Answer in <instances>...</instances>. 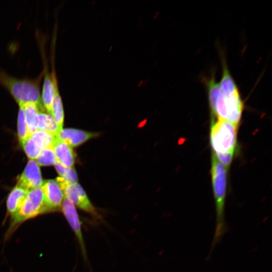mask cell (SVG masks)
I'll return each mask as SVG.
<instances>
[{
	"instance_id": "277c9868",
	"label": "cell",
	"mask_w": 272,
	"mask_h": 272,
	"mask_svg": "<svg viewBox=\"0 0 272 272\" xmlns=\"http://www.w3.org/2000/svg\"><path fill=\"white\" fill-rule=\"evenodd\" d=\"M48 213L41 187L29 190L18 212L11 217V221L5 237L7 239L24 222L39 215Z\"/></svg>"
},
{
	"instance_id": "ac0fdd59",
	"label": "cell",
	"mask_w": 272,
	"mask_h": 272,
	"mask_svg": "<svg viewBox=\"0 0 272 272\" xmlns=\"http://www.w3.org/2000/svg\"><path fill=\"white\" fill-rule=\"evenodd\" d=\"M49 114L52 117L59 129H62L64 121V110L61 96L58 88L53 97Z\"/></svg>"
},
{
	"instance_id": "4fadbf2b",
	"label": "cell",
	"mask_w": 272,
	"mask_h": 272,
	"mask_svg": "<svg viewBox=\"0 0 272 272\" xmlns=\"http://www.w3.org/2000/svg\"><path fill=\"white\" fill-rule=\"evenodd\" d=\"M99 135L98 132L75 128H64L59 131L57 137L73 148L78 147Z\"/></svg>"
},
{
	"instance_id": "7c38bea8",
	"label": "cell",
	"mask_w": 272,
	"mask_h": 272,
	"mask_svg": "<svg viewBox=\"0 0 272 272\" xmlns=\"http://www.w3.org/2000/svg\"><path fill=\"white\" fill-rule=\"evenodd\" d=\"M43 182L38 164L35 160H30L18 178L17 184L29 190L41 187Z\"/></svg>"
},
{
	"instance_id": "8992f818",
	"label": "cell",
	"mask_w": 272,
	"mask_h": 272,
	"mask_svg": "<svg viewBox=\"0 0 272 272\" xmlns=\"http://www.w3.org/2000/svg\"><path fill=\"white\" fill-rule=\"evenodd\" d=\"M56 181L62 190L65 198L71 201L75 207L90 215L97 221L103 218L89 200L86 193L78 183H69L63 178L58 177Z\"/></svg>"
},
{
	"instance_id": "52a82bcc",
	"label": "cell",
	"mask_w": 272,
	"mask_h": 272,
	"mask_svg": "<svg viewBox=\"0 0 272 272\" xmlns=\"http://www.w3.org/2000/svg\"><path fill=\"white\" fill-rule=\"evenodd\" d=\"M41 41L39 45L43 64L41 101L44 108L49 113L55 91L58 88V85L53 65L54 56L52 55V69L51 71H49L47 58L45 56L46 54L43 46L44 44L42 41Z\"/></svg>"
},
{
	"instance_id": "5bb4252c",
	"label": "cell",
	"mask_w": 272,
	"mask_h": 272,
	"mask_svg": "<svg viewBox=\"0 0 272 272\" xmlns=\"http://www.w3.org/2000/svg\"><path fill=\"white\" fill-rule=\"evenodd\" d=\"M52 148L59 162L66 167H73L75 162V154L72 147L56 137Z\"/></svg>"
},
{
	"instance_id": "d6986e66",
	"label": "cell",
	"mask_w": 272,
	"mask_h": 272,
	"mask_svg": "<svg viewBox=\"0 0 272 272\" xmlns=\"http://www.w3.org/2000/svg\"><path fill=\"white\" fill-rule=\"evenodd\" d=\"M55 168L59 175L66 181L74 183L78 181V176L75 169L73 168H67L63 166L58 161L54 164Z\"/></svg>"
},
{
	"instance_id": "9a60e30c",
	"label": "cell",
	"mask_w": 272,
	"mask_h": 272,
	"mask_svg": "<svg viewBox=\"0 0 272 272\" xmlns=\"http://www.w3.org/2000/svg\"><path fill=\"white\" fill-rule=\"evenodd\" d=\"M28 191L29 190L17 184L13 188L7 200V215L12 217L18 212Z\"/></svg>"
},
{
	"instance_id": "6da1fadb",
	"label": "cell",
	"mask_w": 272,
	"mask_h": 272,
	"mask_svg": "<svg viewBox=\"0 0 272 272\" xmlns=\"http://www.w3.org/2000/svg\"><path fill=\"white\" fill-rule=\"evenodd\" d=\"M211 175L216 208V224L211 251L221 242L228 230L225 214L227 183V168L213 154Z\"/></svg>"
},
{
	"instance_id": "5b68a950",
	"label": "cell",
	"mask_w": 272,
	"mask_h": 272,
	"mask_svg": "<svg viewBox=\"0 0 272 272\" xmlns=\"http://www.w3.org/2000/svg\"><path fill=\"white\" fill-rule=\"evenodd\" d=\"M203 81L212 117L226 120L239 126L242 115L235 112L225 98L215 75Z\"/></svg>"
},
{
	"instance_id": "ba28073f",
	"label": "cell",
	"mask_w": 272,
	"mask_h": 272,
	"mask_svg": "<svg viewBox=\"0 0 272 272\" xmlns=\"http://www.w3.org/2000/svg\"><path fill=\"white\" fill-rule=\"evenodd\" d=\"M222 75L219 83L222 93L234 110L243 112L244 104L239 88L228 69L226 60L222 57Z\"/></svg>"
},
{
	"instance_id": "e0dca14e",
	"label": "cell",
	"mask_w": 272,
	"mask_h": 272,
	"mask_svg": "<svg viewBox=\"0 0 272 272\" xmlns=\"http://www.w3.org/2000/svg\"><path fill=\"white\" fill-rule=\"evenodd\" d=\"M45 109H42L39 113L38 116V130L47 132L53 135L57 136L59 129L56 123L47 112H45Z\"/></svg>"
},
{
	"instance_id": "30bf717a",
	"label": "cell",
	"mask_w": 272,
	"mask_h": 272,
	"mask_svg": "<svg viewBox=\"0 0 272 272\" xmlns=\"http://www.w3.org/2000/svg\"><path fill=\"white\" fill-rule=\"evenodd\" d=\"M61 210L74 232L84 261L88 263L87 249L82 230V223L76 207L69 200L64 198Z\"/></svg>"
},
{
	"instance_id": "9c48e42d",
	"label": "cell",
	"mask_w": 272,
	"mask_h": 272,
	"mask_svg": "<svg viewBox=\"0 0 272 272\" xmlns=\"http://www.w3.org/2000/svg\"><path fill=\"white\" fill-rule=\"evenodd\" d=\"M56 137L47 132L37 130L21 145L28 158L36 160L44 149L52 147Z\"/></svg>"
},
{
	"instance_id": "2e32d148",
	"label": "cell",
	"mask_w": 272,
	"mask_h": 272,
	"mask_svg": "<svg viewBox=\"0 0 272 272\" xmlns=\"http://www.w3.org/2000/svg\"><path fill=\"white\" fill-rule=\"evenodd\" d=\"M21 106L23 108L28 132L30 135L38 130V114L39 112L44 108L41 102L28 103Z\"/></svg>"
},
{
	"instance_id": "8fae6325",
	"label": "cell",
	"mask_w": 272,
	"mask_h": 272,
	"mask_svg": "<svg viewBox=\"0 0 272 272\" xmlns=\"http://www.w3.org/2000/svg\"><path fill=\"white\" fill-rule=\"evenodd\" d=\"M41 188L43 192L48 213L61 210L64 196L56 180H45L43 181Z\"/></svg>"
},
{
	"instance_id": "44dd1931",
	"label": "cell",
	"mask_w": 272,
	"mask_h": 272,
	"mask_svg": "<svg viewBox=\"0 0 272 272\" xmlns=\"http://www.w3.org/2000/svg\"><path fill=\"white\" fill-rule=\"evenodd\" d=\"M36 160L38 165L43 166L54 165L57 161L52 147L44 149Z\"/></svg>"
},
{
	"instance_id": "3957f363",
	"label": "cell",
	"mask_w": 272,
	"mask_h": 272,
	"mask_svg": "<svg viewBox=\"0 0 272 272\" xmlns=\"http://www.w3.org/2000/svg\"><path fill=\"white\" fill-rule=\"evenodd\" d=\"M42 78V71L35 78H17L0 68V85L7 90L18 105L41 102Z\"/></svg>"
},
{
	"instance_id": "ffe728a7",
	"label": "cell",
	"mask_w": 272,
	"mask_h": 272,
	"mask_svg": "<svg viewBox=\"0 0 272 272\" xmlns=\"http://www.w3.org/2000/svg\"><path fill=\"white\" fill-rule=\"evenodd\" d=\"M19 109L18 115V136L19 142L22 144L30 135L24 112L22 106L19 105Z\"/></svg>"
},
{
	"instance_id": "7a4b0ae2",
	"label": "cell",
	"mask_w": 272,
	"mask_h": 272,
	"mask_svg": "<svg viewBox=\"0 0 272 272\" xmlns=\"http://www.w3.org/2000/svg\"><path fill=\"white\" fill-rule=\"evenodd\" d=\"M238 128L226 120L212 119L210 142L213 155L227 168L231 165L236 149Z\"/></svg>"
}]
</instances>
